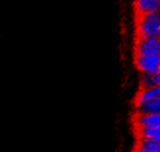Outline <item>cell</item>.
Here are the masks:
<instances>
[{
  "label": "cell",
  "instance_id": "6da1fadb",
  "mask_svg": "<svg viewBox=\"0 0 160 152\" xmlns=\"http://www.w3.org/2000/svg\"><path fill=\"white\" fill-rule=\"evenodd\" d=\"M137 34L139 38L160 37V13L139 15L137 22Z\"/></svg>",
  "mask_w": 160,
  "mask_h": 152
},
{
  "label": "cell",
  "instance_id": "52a82bcc",
  "mask_svg": "<svg viewBox=\"0 0 160 152\" xmlns=\"http://www.w3.org/2000/svg\"><path fill=\"white\" fill-rule=\"evenodd\" d=\"M138 138L148 139L156 141L160 143V128L155 127H145V128H136Z\"/></svg>",
  "mask_w": 160,
  "mask_h": 152
},
{
  "label": "cell",
  "instance_id": "277c9868",
  "mask_svg": "<svg viewBox=\"0 0 160 152\" xmlns=\"http://www.w3.org/2000/svg\"><path fill=\"white\" fill-rule=\"evenodd\" d=\"M160 99V86L142 88L135 97V107H139L151 101Z\"/></svg>",
  "mask_w": 160,
  "mask_h": 152
},
{
  "label": "cell",
  "instance_id": "8fae6325",
  "mask_svg": "<svg viewBox=\"0 0 160 152\" xmlns=\"http://www.w3.org/2000/svg\"><path fill=\"white\" fill-rule=\"evenodd\" d=\"M159 10H160V0H159Z\"/></svg>",
  "mask_w": 160,
  "mask_h": 152
},
{
  "label": "cell",
  "instance_id": "9c48e42d",
  "mask_svg": "<svg viewBox=\"0 0 160 152\" xmlns=\"http://www.w3.org/2000/svg\"><path fill=\"white\" fill-rule=\"evenodd\" d=\"M136 108V113L141 115H152V113H160V99L151 101L147 104Z\"/></svg>",
  "mask_w": 160,
  "mask_h": 152
},
{
  "label": "cell",
  "instance_id": "ba28073f",
  "mask_svg": "<svg viewBox=\"0 0 160 152\" xmlns=\"http://www.w3.org/2000/svg\"><path fill=\"white\" fill-rule=\"evenodd\" d=\"M135 152H160V143L156 141L138 138Z\"/></svg>",
  "mask_w": 160,
  "mask_h": 152
},
{
  "label": "cell",
  "instance_id": "5b68a950",
  "mask_svg": "<svg viewBox=\"0 0 160 152\" xmlns=\"http://www.w3.org/2000/svg\"><path fill=\"white\" fill-rule=\"evenodd\" d=\"M134 124L136 128H145V127L160 128V113H152V115L135 113Z\"/></svg>",
  "mask_w": 160,
  "mask_h": 152
},
{
  "label": "cell",
  "instance_id": "8992f818",
  "mask_svg": "<svg viewBox=\"0 0 160 152\" xmlns=\"http://www.w3.org/2000/svg\"><path fill=\"white\" fill-rule=\"evenodd\" d=\"M134 6L139 15L155 13L159 11V0H136Z\"/></svg>",
  "mask_w": 160,
  "mask_h": 152
},
{
  "label": "cell",
  "instance_id": "30bf717a",
  "mask_svg": "<svg viewBox=\"0 0 160 152\" xmlns=\"http://www.w3.org/2000/svg\"><path fill=\"white\" fill-rule=\"evenodd\" d=\"M154 78H155V81H156V84L157 86H160V68L158 69L157 72L154 74Z\"/></svg>",
  "mask_w": 160,
  "mask_h": 152
},
{
  "label": "cell",
  "instance_id": "7a4b0ae2",
  "mask_svg": "<svg viewBox=\"0 0 160 152\" xmlns=\"http://www.w3.org/2000/svg\"><path fill=\"white\" fill-rule=\"evenodd\" d=\"M135 63L142 74L153 75L160 68V55H136Z\"/></svg>",
  "mask_w": 160,
  "mask_h": 152
},
{
  "label": "cell",
  "instance_id": "3957f363",
  "mask_svg": "<svg viewBox=\"0 0 160 152\" xmlns=\"http://www.w3.org/2000/svg\"><path fill=\"white\" fill-rule=\"evenodd\" d=\"M136 55H160V37L139 38L135 45Z\"/></svg>",
  "mask_w": 160,
  "mask_h": 152
}]
</instances>
